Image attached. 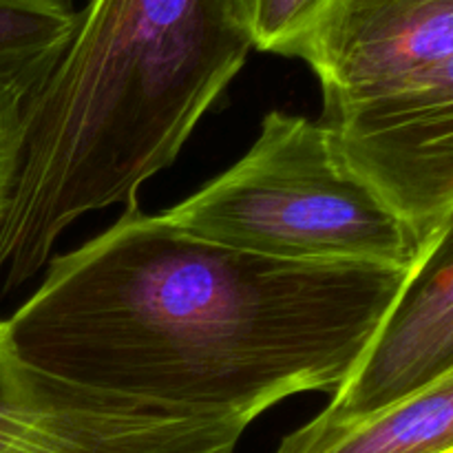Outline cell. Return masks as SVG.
Masks as SVG:
<instances>
[{"label": "cell", "mask_w": 453, "mask_h": 453, "mask_svg": "<svg viewBox=\"0 0 453 453\" xmlns=\"http://www.w3.org/2000/svg\"><path fill=\"white\" fill-rule=\"evenodd\" d=\"M407 274L268 259L131 206L51 257L7 327L16 352L44 374L252 423L296 394L336 392Z\"/></svg>", "instance_id": "1"}, {"label": "cell", "mask_w": 453, "mask_h": 453, "mask_svg": "<svg viewBox=\"0 0 453 453\" xmlns=\"http://www.w3.org/2000/svg\"><path fill=\"white\" fill-rule=\"evenodd\" d=\"M255 49L243 0H91L27 100L0 217V296L84 215L137 206Z\"/></svg>", "instance_id": "2"}, {"label": "cell", "mask_w": 453, "mask_h": 453, "mask_svg": "<svg viewBox=\"0 0 453 453\" xmlns=\"http://www.w3.org/2000/svg\"><path fill=\"white\" fill-rule=\"evenodd\" d=\"M164 217L203 242L292 264L411 270L425 246L321 119L279 109L239 162Z\"/></svg>", "instance_id": "3"}, {"label": "cell", "mask_w": 453, "mask_h": 453, "mask_svg": "<svg viewBox=\"0 0 453 453\" xmlns=\"http://www.w3.org/2000/svg\"><path fill=\"white\" fill-rule=\"evenodd\" d=\"M250 423L171 410L44 374L0 321V453H234Z\"/></svg>", "instance_id": "4"}, {"label": "cell", "mask_w": 453, "mask_h": 453, "mask_svg": "<svg viewBox=\"0 0 453 453\" xmlns=\"http://www.w3.org/2000/svg\"><path fill=\"white\" fill-rule=\"evenodd\" d=\"M349 166L423 242L453 208V58L388 96L323 109Z\"/></svg>", "instance_id": "5"}, {"label": "cell", "mask_w": 453, "mask_h": 453, "mask_svg": "<svg viewBox=\"0 0 453 453\" xmlns=\"http://www.w3.org/2000/svg\"><path fill=\"white\" fill-rule=\"evenodd\" d=\"M290 58L319 78L323 109L388 96L453 58V0H330Z\"/></svg>", "instance_id": "6"}, {"label": "cell", "mask_w": 453, "mask_h": 453, "mask_svg": "<svg viewBox=\"0 0 453 453\" xmlns=\"http://www.w3.org/2000/svg\"><path fill=\"white\" fill-rule=\"evenodd\" d=\"M453 372V208L425 242L383 326L321 418L370 416Z\"/></svg>", "instance_id": "7"}, {"label": "cell", "mask_w": 453, "mask_h": 453, "mask_svg": "<svg viewBox=\"0 0 453 453\" xmlns=\"http://www.w3.org/2000/svg\"><path fill=\"white\" fill-rule=\"evenodd\" d=\"M274 453H453V372L363 418L317 416Z\"/></svg>", "instance_id": "8"}, {"label": "cell", "mask_w": 453, "mask_h": 453, "mask_svg": "<svg viewBox=\"0 0 453 453\" xmlns=\"http://www.w3.org/2000/svg\"><path fill=\"white\" fill-rule=\"evenodd\" d=\"M78 16L73 0H0V84L34 96L65 53Z\"/></svg>", "instance_id": "9"}, {"label": "cell", "mask_w": 453, "mask_h": 453, "mask_svg": "<svg viewBox=\"0 0 453 453\" xmlns=\"http://www.w3.org/2000/svg\"><path fill=\"white\" fill-rule=\"evenodd\" d=\"M330 0H243L255 49L292 56Z\"/></svg>", "instance_id": "10"}, {"label": "cell", "mask_w": 453, "mask_h": 453, "mask_svg": "<svg viewBox=\"0 0 453 453\" xmlns=\"http://www.w3.org/2000/svg\"><path fill=\"white\" fill-rule=\"evenodd\" d=\"M27 100L29 97L22 91L0 84V217H3L13 171H16Z\"/></svg>", "instance_id": "11"}]
</instances>
